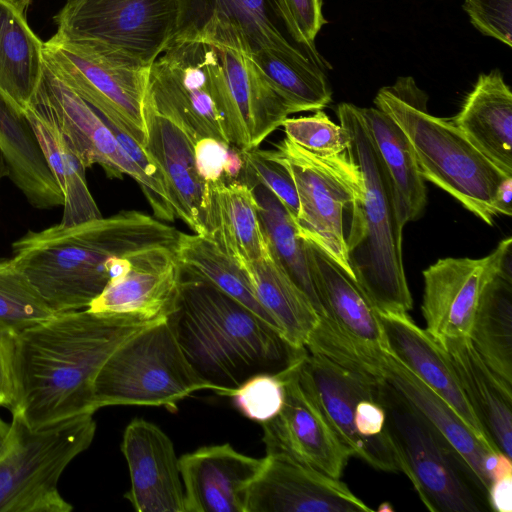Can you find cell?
<instances>
[{
  "label": "cell",
  "mask_w": 512,
  "mask_h": 512,
  "mask_svg": "<svg viewBox=\"0 0 512 512\" xmlns=\"http://www.w3.org/2000/svg\"><path fill=\"white\" fill-rule=\"evenodd\" d=\"M157 322L86 308L55 313L21 331L13 412L33 429L94 414L93 383L103 364L124 342Z\"/></svg>",
  "instance_id": "6da1fadb"
},
{
  "label": "cell",
  "mask_w": 512,
  "mask_h": 512,
  "mask_svg": "<svg viewBox=\"0 0 512 512\" xmlns=\"http://www.w3.org/2000/svg\"><path fill=\"white\" fill-rule=\"evenodd\" d=\"M179 233L145 213L120 211L28 231L12 243V260L54 313L81 310L130 267L134 254L175 247Z\"/></svg>",
  "instance_id": "7a4b0ae2"
},
{
  "label": "cell",
  "mask_w": 512,
  "mask_h": 512,
  "mask_svg": "<svg viewBox=\"0 0 512 512\" xmlns=\"http://www.w3.org/2000/svg\"><path fill=\"white\" fill-rule=\"evenodd\" d=\"M168 321L196 373L220 395L248 378L277 374L305 349H295L257 314L208 282L182 271Z\"/></svg>",
  "instance_id": "3957f363"
},
{
  "label": "cell",
  "mask_w": 512,
  "mask_h": 512,
  "mask_svg": "<svg viewBox=\"0 0 512 512\" xmlns=\"http://www.w3.org/2000/svg\"><path fill=\"white\" fill-rule=\"evenodd\" d=\"M337 116L349 134L347 153L361 176V191L351 207L345 236L349 265L381 313L408 314L413 300L402 257V230L385 168L374 148L359 107L340 103Z\"/></svg>",
  "instance_id": "277c9868"
},
{
  "label": "cell",
  "mask_w": 512,
  "mask_h": 512,
  "mask_svg": "<svg viewBox=\"0 0 512 512\" xmlns=\"http://www.w3.org/2000/svg\"><path fill=\"white\" fill-rule=\"evenodd\" d=\"M427 95L410 76L381 88L374 103L401 128L420 173L488 225L496 213L493 199L509 176L478 150L451 119L431 115Z\"/></svg>",
  "instance_id": "5b68a950"
},
{
  "label": "cell",
  "mask_w": 512,
  "mask_h": 512,
  "mask_svg": "<svg viewBox=\"0 0 512 512\" xmlns=\"http://www.w3.org/2000/svg\"><path fill=\"white\" fill-rule=\"evenodd\" d=\"M95 432L92 413L33 429L13 412L9 436L0 454V512L73 510L59 492V478L68 464L91 445Z\"/></svg>",
  "instance_id": "8992f818"
},
{
  "label": "cell",
  "mask_w": 512,
  "mask_h": 512,
  "mask_svg": "<svg viewBox=\"0 0 512 512\" xmlns=\"http://www.w3.org/2000/svg\"><path fill=\"white\" fill-rule=\"evenodd\" d=\"M214 387L193 369L168 318L124 342L103 364L94 383L95 411L113 405L163 406L175 412L178 403Z\"/></svg>",
  "instance_id": "52a82bcc"
},
{
  "label": "cell",
  "mask_w": 512,
  "mask_h": 512,
  "mask_svg": "<svg viewBox=\"0 0 512 512\" xmlns=\"http://www.w3.org/2000/svg\"><path fill=\"white\" fill-rule=\"evenodd\" d=\"M379 401L396 450L400 472L411 481L432 512H480L485 494L458 453L432 425L389 384L384 376ZM487 500V498H486Z\"/></svg>",
  "instance_id": "ba28073f"
},
{
  "label": "cell",
  "mask_w": 512,
  "mask_h": 512,
  "mask_svg": "<svg viewBox=\"0 0 512 512\" xmlns=\"http://www.w3.org/2000/svg\"><path fill=\"white\" fill-rule=\"evenodd\" d=\"M145 101L179 125L194 142L214 138L229 144L225 129L231 105L214 45L173 39L149 66Z\"/></svg>",
  "instance_id": "9c48e42d"
},
{
  "label": "cell",
  "mask_w": 512,
  "mask_h": 512,
  "mask_svg": "<svg viewBox=\"0 0 512 512\" xmlns=\"http://www.w3.org/2000/svg\"><path fill=\"white\" fill-rule=\"evenodd\" d=\"M43 59L106 122L145 146L149 67L103 46L55 35L44 42Z\"/></svg>",
  "instance_id": "30bf717a"
},
{
  "label": "cell",
  "mask_w": 512,
  "mask_h": 512,
  "mask_svg": "<svg viewBox=\"0 0 512 512\" xmlns=\"http://www.w3.org/2000/svg\"><path fill=\"white\" fill-rule=\"evenodd\" d=\"M180 0H67L55 36L94 43L149 67L174 38Z\"/></svg>",
  "instance_id": "8fae6325"
},
{
  "label": "cell",
  "mask_w": 512,
  "mask_h": 512,
  "mask_svg": "<svg viewBox=\"0 0 512 512\" xmlns=\"http://www.w3.org/2000/svg\"><path fill=\"white\" fill-rule=\"evenodd\" d=\"M275 148L296 186L299 212L294 221L300 237L316 244L354 277L347 256L343 213L351 209L361 191L356 163L347 151L321 157L286 137Z\"/></svg>",
  "instance_id": "7c38bea8"
},
{
  "label": "cell",
  "mask_w": 512,
  "mask_h": 512,
  "mask_svg": "<svg viewBox=\"0 0 512 512\" xmlns=\"http://www.w3.org/2000/svg\"><path fill=\"white\" fill-rule=\"evenodd\" d=\"M33 97L49 109L86 168L97 164L109 178L122 179L124 175L133 178L155 216L160 220H174L176 215L168 193L130 160L100 114L67 85L45 60Z\"/></svg>",
  "instance_id": "4fadbf2b"
},
{
  "label": "cell",
  "mask_w": 512,
  "mask_h": 512,
  "mask_svg": "<svg viewBox=\"0 0 512 512\" xmlns=\"http://www.w3.org/2000/svg\"><path fill=\"white\" fill-rule=\"evenodd\" d=\"M173 39L201 40L248 55L275 49L307 57L324 67L319 54L294 39L278 0H180Z\"/></svg>",
  "instance_id": "5bb4252c"
},
{
  "label": "cell",
  "mask_w": 512,
  "mask_h": 512,
  "mask_svg": "<svg viewBox=\"0 0 512 512\" xmlns=\"http://www.w3.org/2000/svg\"><path fill=\"white\" fill-rule=\"evenodd\" d=\"M303 351L278 373L284 385L283 406L275 417L260 423L266 453L288 456L340 479L353 454L299 382L297 363Z\"/></svg>",
  "instance_id": "9a60e30c"
},
{
  "label": "cell",
  "mask_w": 512,
  "mask_h": 512,
  "mask_svg": "<svg viewBox=\"0 0 512 512\" xmlns=\"http://www.w3.org/2000/svg\"><path fill=\"white\" fill-rule=\"evenodd\" d=\"M507 240L485 257L441 258L423 271L421 310L435 340L469 338L482 290L498 273Z\"/></svg>",
  "instance_id": "2e32d148"
},
{
  "label": "cell",
  "mask_w": 512,
  "mask_h": 512,
  "mask_svg": "<svg viewBox=\"0 0 512 512\" xmlns=\"http://www.w3.org/2000/svg\"><path fill=\"white\" fill-rule=\"evenodd\" d=\"M374 511L340 479L282 455L266 453L245 512Z\"/></svg>",
  "instance_id": "e0dca14e"
},
{
  "label": "cell",
  "mask_w": 512,
  "mask_h": 512,
  "mask_svg": "<svg viewBox=\"0 0 512 512\" xmlns=\"http://www.w3.org/2000/svg\"><path fill=\"white\" fill-rule=\"evenodd\" d=\"M121 451L131 483L125 498L136 511L186 512L179 458L165 432L135 418L124 430Z\"/></svg>",
  "instance_id": "ac0fdd59"
},
{
  "label": "cell",
  "mask_w": 512,
  "mask_h": 512,
  "mask_svg": "<svg viewBox=\"0 0 512 512\" xmlns=\"http://www.w3.org/2000/svg\"><path fill=\"white\" fill-rule=\"evenodd\" d=\"M181 278L175 247L146 249L132 256L130 267L112 278L87 309L162 321L175 308Z\"/></svg>",
  "instance_id": "d6986e66"
},
{
  "label": "cell",
  "mask_w": 512,
  "mask_h": 512,
  "mask_svg": "<svg viewBox=\"0 0 512 512\" xmlns=\"http://www.w3.org/2000/svg\"><path fill=\"white\" fill-rule=\"evenodd\" d=\"M264 458L230 444L201 447L179 458L186 512H245L249 488Z\"/></svg>",
  "instance_id": "ffe728a7"
},
{
  "label": "cell",
  "mask_w": 512,
  "mask_h": 512,
  "mask_svg": "<svg viewBox=\"0 0 512 512\" xmlns=\"http://www.w3.org/2000/svg\"><path fill=\"white\" fill-rule=\"evenodd\" d=\"M214 46L223 66L231 105L226 138L239 151L258 148L292 111L250 55L239 49Z\"/></svg>",
  "instance_id": "44dd1931"
},
{
  "label": "cell",
  "mask_w": 512,
  "mask_h": 512,
  "mask_svg": "<svg viewBox=\"0 0 512 512\" xmlns=\"http://www.w3.org/2000/svg\"><path fill=\"white\" fill-rule=\"evenodd\" d=\"M145 150L161 168L175 211L195 234L205 235L208 184L200 176L194 140L175 122L159 114L146 101Z\"/></svg>",
  "instance_id": "7402d4cb"
},
{
  "label": "cell",
  "mask_w": 512,
  "mask_h": 512,
  "mask_svg": "<svg viewBox=\"0 0 512 512\" xmlns=\"http://www.w3.org/2000/svg\"><path fill=\"white\" fill-rule=\"evenodd\" d=\"M311 277L328 323L360 349L380 352L387 343L377 308L354 277L322 249L304 240Z\"/></svg>",
  "instance_id": "603a6c76"
},
{
  "label": "cell",
  "mask_w": 512,
  "mask_h": 512,
  "mask_svg": "<svg viewBox=\"0 0 512 512\" xmlns=\"http://www.w3.org/2000/svg\"><path fill=\"white\" fill-rule=\"evenodd\" d=\"M378 314L387 350L443 398L485 444L498 451L473 412L441 345L425 329L416 325L409 314L379 311Z\"/></svg>",
  "instance_id": "cb8c5ba5"
},
{
  "label": "cell",
  "mask_w": 512,
  "mask_h": 512,
  "mask_svg": "<svg viewBox=\"0 0 512 512\" xmlns=\"http://www.w3.org/2000/svg\"><path fill=\"white\" fill-rule=\"evenodd\" d=\"M380 366L385 380L458 453L475 476L487 498L492 482V473L501 452L495 451L485 444L443 398L414 375L388 350L381 354Z\"/></svg>",
  "instance_id": "d4e9b609"
},
{
  "label": "cell",
  "mask_w": 512,
  "mask_h": 512,
  "mask_svg": "<svg viewBox=\"0 0 512 512\" xmlns=\"http://www.w3.org/2000/svg\"><path fill=\"white\" fill-rule=\"evenodd\" d=\"M437 342L451 361L489 440L498 451L512 458V385L484 363L468 337L444 338Z\"/></svg>",
  "instance_id": "484cf974"
},
{
  "label": "cell",
  "mask_w": 512,
  "mask_h": 512,
  "mask_svg": "<svg viewBox=\"0 0 512 512\" xmlns=\"http://www.w3.org/2000/svg\"><path fill=\"white\" fill-rule=\"evenodd\" d=\"M204 236L242 268L267 254L269 245L249 185L239 179L208 184Z\"/></svg>",
  "instance_id": "4316f807"
},
{
  "label": "cell",
  "mask_w": 512,
  "mask_h": 512,
  "mask_svg": "<svg viewBox=\"0 0 512 512\" xmlns=\"http://www.w3.org/2000/svg\"><path fill=\"white\" fill-rule=\"evenodd\" d=\"M451 120L478 150L512 176V93L500 70L479 75Z\"/></svg>",
  "instance_id": "83f0119b"
},
{
  "label": "cell",
  "mask_w": 512,
  "mask_h": 512,
  "mask_svg": "<svg viewBox=\"0 0 512 512\" xmlns=\"http://www.w3.org/2000/svg\"><path fill=\"white\" fill-rule=\"evenodd\" d=\"M24 116L64 198L61 222L73 225L102 217L86 180V167L58 127L49 109L32 97Z\"/></svg>",
  "instance_id": "f1b7e54d"
},
{
  "label": "cell",
  "mask_w": 512,
  "mask_h": 512,
  "mask_svg": "<svg viewBox=\"0 0 512 512\" xmlns=\"http://www.w3.org/2000/svg\"><path fill=\"white\" fill-rule=\"evenodd\" d=\"M374 148L387 173L402 227L422 214L426 203L425 180L412 146L396 122L377 107H359Z\"/></svg>",
  "instance_id": "f546056e"
},
{
  "label": "cell",
  "mask_w": 512,
  "mask_h": 512,
  "mask_svg": "<svg viewBox=\"0 0 512 512\" xmlns=\"http://www.w3.org/2000/svg\"><path fill=\"white\" fill-rule=\"evenodd\" d=\"M43 46L25 12L13 0H0V95L21 115L41 79Z\"/></svg>",
  "instance_id": "4dcf8cb0"
},
{
  "label": "cell",
  "mask_w": 512,
  "mask_h": 512,
  "mask_svg": "<svg viewBox=\"0 0 512 512\" xmlns=\"http://www.w3.org/2000/svg\"><path fill=\"white\" fill-rule=\"evenodd\" d=\"M244 270L255 295L282 337L295 349L305 348L320 316L270 250Z\"/></svg>",
  "instance_id": "1f68e13d"
},
{
  "label": "cell",
  "mask_w": 512,
  "mask_h": 512,
  "mask_svg": "<svg viewBox=\"0 0 512 512\" xmlns=\"http://www.w3.org/2000/svg\"><path fill=\"white\" fill-rule=\"evenodd\" d=\"M469 339L484 363L512 385V281L499 273L482 290Z\"/></svg>",
  "instance_id": "d6a6232c"
},
{
  "label": "cell",
  "mask_w": 512,
  "mask_h": 512,
  "mask_svg": "<svg viewBox=\"0 0 512 512\" xmlns=\"http://www.w3.org/2000/svg\"><path fill=\"white\" fill-rule=\"evenodd\" d=\"M175 254L185 274L208 282L276 328L258 301L244 268L213 240L180 232Z\"/></svg>",
  "instance_id": "836d02e7"
},
{
  "label": "cell",
  "mask_w": 512,
  "mask_h": 512,
  "mask_svg": "<svg viewBox=\"0 0 512 512\" xmlns=\"http://www.w3.org/2000/svg\"><path fill=\"white\" fill-rule=\"evenodd\" d=\"M250 57L292 114L322 110L331 102L323 67L311 59L275 49H262Z\"/></svg>",
  "instance_id": "e575fe53"
},
{
  "label": "cell",
  "mask_w": 512,
  "mask_h": 512,
  "mask_svg": "<svg viewBox=\"0 0 512 512\" xmlns=\"http://www.w3.org/2000/svg\"><path fill=\"white\" fill-rule=\"evenodd\" d=\"M258 207L262 229L270 250L291 279L306 294L320 317L324 311L318 298L307 260L304 239L300 237L295 221L267 188L251 186Z\"/></svg>",
  "instance_id": "d590c367"
},
{
  "label": "cell",
  "mask_w": 512,
  "mask_h": 512,
  "mask_svg": "<svg viewBox=\"0 0 512 512\" xmlns=\"http://www.w3.org/2000/svg\"><path fill=\"white\" fill-rule=\"evenodd\" d=\"M55 313L12 258L0 260V323L17 334Z\"/></svg>",
  "instance_id": "8d00e7d4"
},
{
  "label": "cell",
  "mask_w": 512,
  "mask_h": 512,
  "mask_svg": "<svg viewBox=\"0 0 512 512\" xmlns=\"http://www.w3.org/2000/svg\"><path fill=\"white\" fill-rule=\"evenodd\" d=\"M243 169L239 180L250 187L260 184L273 193L295 220L299 212V200L292 174L273 150L253 148L240 151Z\"/></svg>",
  "instance_id": "74e56055"
},
{
  "label": "cell",
  "mask_w": 512,
  "mask_h": 512,
  "mask_svg": "<svg viewBox=\"0 0 512 512\" xmlns=\"http://www.w3.org/2000/svg\"><path fill=\"white\" fill-rule=\"evenodd\" d=\"M282 126L286 138L321 157L341 154L349 146L347 130L341 124L334 123L322 110L310 116L287 117Z\"/></svg>",
  "instance_id": "f35d334b"
},
{
  "label": "cell",
  "mask_w": 512,
  "mask_h": 512,
  "mask_svg": "<svg viewBox=\"0 0 512 512\" xmlns=\"http://www.w3.org/2000/svg\"><path fill=\"white\" fill-rule=\"evenodd\" d=\"M231 397L245 417L263 423L275 417L283 406V381L278 373L256 374L245 380Z\"/></svg>",
  "instance_id": "ab89813d"
},
{
  "label": "cell",
  "mask_w": 512,
  "mask_h": 512,
  "mask_svg": "<svg viewBox=\"0 0 512 512\" xmlns=\"http://www.w3.org/2000/svg\"><path fill=\"white\" fill-rule=\"evenodd\" d=\"M194 154L197 170L207 183L239 179L243 161L240 151L214 138H202L195 142Z\"/></svg>",
  "instance_id": "60d3db41"
},
{
  "label": "cell",
  "mask_w": 512,
  "mask_h": 512,
  "mask_svg": "<svg viewBox=\"0 0 512 512\" xmlns=\"http://www.w3.org/2000/svg\"><path fill=\"white\" fill-rule=\"evenodd\" d=\"M463 9L482 34L512 46V0H464Z\"/></svg>",
  "instance_id": "b9f144b4"
},
{
  "label": "cell",
  "mask_w": 512,
  "mask_h": 512,
  "mask_svg": "<svg viewBox=\"0 0 512 512\" xmlns=\"http://www.w3.org/2000/svg\"><path fill=\"white\" fill-rule=\"evenodd\" d=\"M278 4L294 39L318 54L315 38L326 23L322 13V0H278Z\"/></svg>",
  "instance_id": "7bdbcfd3"
},
{
  "label": "cell",
  "mask_w": 512,
  "mask_h": 512,
  "mask_svg": "<svg viewBox=\"0 0 512 512\" xmlns=\"http://www.w3.org/2000/svg\"><path fill=\"white\" fill-rule=\"evenodd\" d=\"M18 334L0 323V406L11 413L18 405L16 370Z\"/></svg>",
  "instance_id": "ee69618b"
},
{
  "label": "cell",
  "mask_w": 512,
  "mask_h": 512,
  "mask_svg": "<svg viewBox=\"0 0 512 512\" xmlns=\"http://www.w3.org/2000/svg\"><path fill=\"white\" fill-rule=\"evenodd\" d=\"M487 500L494 511L511 512L512 510V462L511 458L502 453L492 473Z\"/></svg>",
  "instance_id": "f6af8a7d"
},
{
  "label": "cell",
  "mask_w": 512,
  "mask_h": 512,
  "mask_svg": "<svg viewBox=\"0 0 512 512\" xmlns=\"http://www.w3.org/2000/svg\"><path fill=\"white\" fill-rule=\"evenodd\" d=\"M511 198H512V176H507L499 184V186L496 190L494 199H493V209L497 216L498 215L511 216V214H512Z\"/></svg>",
  "instance_id": "bcb514c9"
},
{
  "label": "cell",
  "mask_w": 512,
  "mask_h": 512,
  "mask_svg": "<svg viewBox=\"0 0 512 512\" xmlns=\"http://www.w3.org/2000/svg\"><path fill=\"white\" fill-rule=\"evenodd\" d=\"M10 432V423L0 417V454L3 451Z\"/></svg>",
  "instance_id": "7dc6e473"
},
{
  "label": "cell",
  "mask_w": 512,
  "mask_h": 512,
  "mask_svg": "<svg viewBox=\"0 0 512 512\" xmlns=\"http://www.w3.org/2000/svg\"><path fill=\"white\" fill-rule=\"evenodd\" d=\"M3 176H7V168H6V165H5V161H4V158H3V155L0 151V181H1V178Z\"/></svg>",
  "instance_id": "c3c4849f"
},
{
  "label": "cell",
  "mask_w": 512,
  "mask_h": 512,
  "mask_svg": "<svg viewBox=\"0 0 512 512\" xmlns=\"http://www.w3.org/2000/svg\"><path fill=\"white\" fill-rule=\"evenodd\" d=\"M16 5L22 10L26 11L28 5L30 4L31 0H13Z\"/></svg>",
  "instance_id": "681fc988"
},
{
  "label": "cell",
  "mask_w": 512,
  "mask_h": 512,
  "mask_svg": "<svg viewBox=\"0 0 512 512\" xmlns=\"http://www.w3.org/2000/svg\"><path fill=\"white\" fill-rule=\"evenodd\" d=\"M378 510L379 511H392L393 508H392V506L390 504L383 503Z\"/></svg>",
  "instance_id": "f907efd6"
}]
</instances>
